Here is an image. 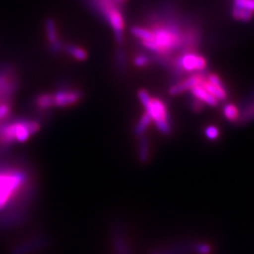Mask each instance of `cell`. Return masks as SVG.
<instances>
[{"instance_id":"ffe728a7","label":"cell","mask_w":254,"mask_h":254,"mask_svg":"<svg viewBox=\"0 0 254 254\" xmlns=\"http://www.w3.org/2000/svg\"><path fill=\"white\" fill-rule=\"evenodd\" d=\"M235 7L254 12V0H234Z\"/></svg>"},{"instance_id":"5bb4252c","label":"cell","mask_w":254,"mask_h":254,"mask_svg":"<svg viewBox=\"0 0 254 254\" xmlns=\"http://www.w3.org/2000/svg\"><path fill=\"white\" fill-rule=\"evenodd\" d=\"M113 248L115 254H130L126 237L119 229H116L113 235Z\"/></svg>"},{"instance_id":"6da1fadb","label":"cell","mask_w":254,"mask_h":254,"mask_svg":"<svg viewBox=\"0 0 254 254\" xmlns=\"http://www.w3.org/2000/svg\"><path fill=\"white\" fill-rule=\"evenodd\" d=\"M32 190L31 174L21 164L0 161V213L18 207Z\"/></svg>"},{"instance_id":"7402d4cb","label":"cell","mask_w":254,"mask_h":254,"mask_svg":"<svg viewBox=\"0 0 254 254\" xmlns=\"http://www.w3.org/2000/svg\"><path fill=\"white\" fill-rule=\"evenodd\" d=\"M150 63V57L146 54L136 55L134 59V64L138 68L145 67Z\"/></svg>"},{"instance_id":"2e32d148","label":"cell","mask_w":254,"mask_h":254,"mask_svg":"<svg viewBox=\"0 0 254 254\" xmlns=\"http://www.w3.org/2000/svg\"><path fill=\"white\" fill-rule=\"evenodd\" d=\"M138 143V158L141 162H147L149 159V142L148 138L144 136H139Z\"/></svg>"},{"instance_id":"ac0fdd59","label":"cell","mask_w":254,"mask_h":254,"mask_svg":"<svg viewBox=\"0 0 254 254\" xmlns=\"http://www.w3.org/2000/svg\"><path fill=\"white\" fill-rule=\"evenodd\" d=\"M223 115L230 122H237L239 121L240 112L235 105L228 104L223 108Z\"/></svg>"},{"instance_id":"7a4b0ae2","label":"cell","mask_w":254,"mask_h":254,"mask_svg":"<svg viewBox=\"0 0 254 254\" xmlns=\"http://www.w3.org/2000/svg\"><path fill=\"white\" fill-rule=\"evenodd\" d=\"M40 121L34 119L7 120L0 124V148L5 149L14 144L27 142L41 130Z\"/></svg>"},{"instance_id":"ba28073f","label":"cell","mask_w":254,"mask_h":254,"mask_svg":"<svg viewBox=\"0 0 254 254\" xmlns=\"http://www.w3.org/2000/svg\"><path fill=\"white\" fill-rule=\"evenodd\" d=\"M46 41L48 48L52 54L60 55L64 53V44L60 38L56 22L52 18L46 19L45 22Z\"/></svg>"},{"instance_id":"e0dca14e","label":"cell","mask_w":254,"mask_h":254,"mask_svg":"<svg viewBox=\"0 0 254 254\" xmlns=\"http://www.w3.org/2000/svg\"><path fill=\"white\" fill-rule=\"evenodd\" d=\"M254 13L253 11L247 10V9H241L238 7H234L232 9V16L236 20L238 21H242V22H248L254 17Z\"/></svg>"},{"instance_id":"4fadbf2b","label":"cell","mask_w":254,"mask_h":254,"mask_svg":"<svg viewBox=\"0 0 254 254\" xmlns=\"http://www.w3.org/2000/svg\"><path fill=\"white\" fill-rule=\"evenodd\" d=\"M64 53L68 55L74 61L78 63H84L88 60L89 53L83 46L74 45V44H65Z\"/></svg>"},{"instance_id":"8fae6325","label":"cell","mask_w":254,"mask_h":254,"mask_svg":"<svg viewBox=\"0 0 254 254\" xmlns=\"http://www.w3.org/2000/svg\"><path fill=\"white\" fill-rule=\"evenodd\" d=\"M33 107L37 111L46 113L55 109L54 99L52 92H41L37 94L33 99Z\"/></svg>"},{"instance_id":"5b68a950","label":"cell","mask_w":254,"mask_h":254,"mask_svg":"<svg viewBox=\"0 0 254 254\" xmlns=\"http://www.w3.org/2000/svg\"><path fill=\"white\" fill-rule=\"evenodd\" d=\"M19 85L17 69L12 64H0V103L13 104L19 91Z\"/></svg>"},{"instance_id":"9a60e30c","label":"cell","mask_w":254,"mask_h":254,"mask_svg":"<svg viewBox=\"0 0 254 254\" xmlns=\"http://www.w3.org/2000/svg\"><path fill=\"white\" fill-rule=\"evenodd\" d=\"M151 123H152V120L149 117V115L147 113H144L140 117L139 121L137 122V124H136V127H135V129H134L135 135L136 136H138V137L143 136L146 132V130H147V128L150 127Z\"/></svg>"},{"instance_id":"44dd1931","label":"cell","mask_w":254,"mask_h":254,"mask_svg":"<svg viewBox=\"0 0 254 254\" xmlns=\"http://www.w3.org/2000/svg\"><path fill=\"white\" fill-rule=\"evenodd\" d=\"M192 251L197 254H210L212 252L211 247L207 243H198L192 247Z\"/></svg>"},{"instance_id":"484cf974","label":"cell","mask_w":254,"mask_h":254,"mask_svg":"<svg viewBox=\"0 0 254 254\" xmlns=\"http://www.w3.org/2000/svg\"><path fill=\"white\" fill-rule=\"evenodd\" d=\"M0 124H1V123H0Z\"/></svg>"},{"instance_id":"8992f818","label":"cell","mask_w":254,"mask_h":254,"mask_svg":"<svg viewBox=\"0 0 254 254\" xmlns=\"http://www.w3.org/2000/svg\"><path fill=\"white\" fill-rule=\"evenodd\" d=\"M206 60L194 52H187L179 56L173 63V72L176 74H183L185 73H200L206 69Z\"/></svg>"},{"instance_id":"52a82bcc","label":"cell","mask_w":254,"mask_h":254,"mask_svg":"<svg viewBox=\"0 0 254 254\" xmlns=\"http://www.w3.org/2000/svg\"><path fill=\"white\" fill-rule=\"evenodd\" d=\"M52 94L56 109L73 108L78 105L84 97L83 91L72 85H63L52 92Z\"/></svg>"},{"instance_id":"30bf717a","label":"cell","mask_w":254,"mask_h":254,"mask_svg":"<svg viewBox=\"0 0 254 254\" xmlns=\"http://www.w3.org/2000/svg\"><path fill=\"white\" fill-rule=\"evenodd\" d=\"M203 73H193L190 76H189L188 78L182 80V81L175 84L172 86L169 90V93L173 96H176V95H179L183 92L187 91H190L191 88L194 87L195 85L199 84L201 79L203 78Z\"/></svg>"},{"instance_id":"d6986e66","label":"cell","mask_w":254,"mask_h":254,"mask_svg":"<svg viewBox=\"0 0 254 254\" xmlns=\"http://www.w3.org/2000/svg\"><path fill=\"white\" fill-rule=\"evenodd\" d=\"M253 119H254V97L253 100L250 101L246 105L243 110L240 112L239 121L241 123H245V122L247 123Z\"/></svg>"},{"instance_id":"603a6c76","label":"cell","mask_w":254,"mask_h":254,"mask_svg":"<svg viewBox=\"0 0 254 254\" xmlns=\"http://www.w3.org/2000/svg\"><path fill=\"white\" fill-rule=\"evenodd\" d=\"M205 136L211 140H215L219 136V131L217 127L210 126L205 129Z\"/></svg>"},{"instance_id":"9c48e42d","label":"cell","mask_w":254,"mask_h":254,"mask_svg":"<svg viewBox=\"0 0 254 254\" xmlns=\"http://www.w3.org/2000/svg\"><path fill=\"white\" fill-rule=\"evenodd\" d=\"M200 85L217 100L223 101L227 98V91L217 74H204L202 80L200 81Z\"/></svg>"},{"instance_id":"cb8c5ba5","label":"cell","mask_w":254,"mask_h":254,"mask_svg":"<svg viewBox=\"0 0 254 254\" xmlns=\"http://www.w3.org/2000/svg\"><path fill=\"white\" fill-rule=\"evenodd\" d=\"M114 1H115L117 4H119V5L121 6V5H122V4H123L125 1H127V0H114Z\"/></svg>"},{"instance_id":"3957f363","label":"cell","mask_w":254,"mask_h":254,"mask_svg":"<svg viewBox=\"0 0 254 254\" xmlns=\"http://www.w3.org/2000/svg\"><path fill=\"white\" fill-rule=\"evenodd\" d=\"M90 4L108 22L117 44L123 45L126 22L120 5L114 0H90Z\"/></svg>"},{"instance_id":"277c9868","label":"cell","mask_w":254,"mask_h":254,"mask_svg":"<svg viewBox=\"0 0 254 254\" xmlns=\"http://www.w3.org/2000/svg\"><path fill=\"white\" fill-rule=\"evenodd\" d=\"M137 95L145 109L146 113L155 124L157 129L163 134H169L171 131L169 111L163 101L151 97L145 90H140L137 92Z\"/></svg>"},{"instance_id":"d4e9b609","label":"cell","mask_w":254,"mask_h":254,"mask_svg":"<svg viewBox=\"0 0 254 254\" xmlns=\"http://www.w3.org/2000/svg\"><path fill=\"white\" fill-rule=\"evenodd\" d=\"M161 254V251H155V252H154L153 254Z\"/></svg>"},{"instance_id":"7c38bea8","label":"cell","mask_w":254,"mask_h":254,"mask_svg":"<svg viewBox=\"0 0 254 254\" xmlns=\"http://www.w3.org/2000/svg\"><path fill=\"white\" fill-rule=\"evenodd\" d=\"M190 91L193 97L196 98L197 100L200 101L202 104H206L210 107H216L218 105V101L215 97H213L208 91L200 85V82L199 84L195 85L194 87H192Z\"/></svg>"}]
</instances>
